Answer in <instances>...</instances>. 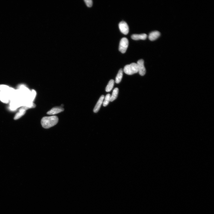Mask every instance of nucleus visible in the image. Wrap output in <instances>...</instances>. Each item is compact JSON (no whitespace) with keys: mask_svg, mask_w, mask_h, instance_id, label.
I'll use <instances>...</instances> for the list:
<instances>
[{"mask_svg":"<svg viewBox=\"0 0 214 214\" xmlns=\"http://www.w3.org/2000/svg\"><path fill=\"white\" fill-rule=\"evenodd\" d=\"M58 121V117L56 116L44 117L41 119L42 127L45 129H49L57 124Z\"/></svg>","mask_w":214,"mask_h":214,"instance_id":"obj_1","label":"nucleus"},{"mask_svg":"<svg viewBox=\"0 0 214 214\" xmlns=\"http://www.w3.org/2000/svg\"><path fill=\"white\" fill-rule=\"evenodd\" d=\"M123 71L127 74L131 75L138 72L137 63H132L129 65H126L124 67Z\"/></svg>","mask_w":214,"mask_h":214,"instance_id":"obj_2","label":"nucleus"},{"mask_svg":"<svg viewBox=\"0 0 214 214\" xmlns=\"http://www.w3.org/2000/svg\"><path fill=\"white\" fill-rule=\"evenodd\" d=\"M129 46V41L126 37H123L120 42L119 50L122 53H126Z\"/></svg>","mask_w":214,"mask_h":214,"instance_id":"obj_3","label":"nucleus"},{"mask_svg":"<svg viewBox=\"0 0 214 214\" xmlns=\"http://www.w3.org/2000/svg\"><path fill=\"white\" fill-rule=\"evenodd\" d=\"M138 72L141 76H143L145 74L146 70L144 65V61L142 59L139 60L137 63Z\"/></svg>","mask_w":214,"mask_h":214,"instance_id":"obj_4","label":"nucleus"},{"mask_svg":"<svg viewBox=\"0 0 214 214\" xmlns=\"http://www.w3.org/2000/svg\"><path fill=\"white\" fill-rule=\"evenodd\" d=\"M120 30L122 34L127 35L129 32V26L127 23L124 21H122L119 25Z\"/></svg>","mask_w":214,"mask_h":214,"instance_id":"obj_5","label":"nucleus"},{"mask_svg":"<svg viewBox=\"0 0 214 214\" xmlns=\"http://www.w3.org/2000/svg\"><path fill=\"white\" fill-rule=\"evenodd\" d=\"M64 109L62 107H55L53 108L47 113V114L49 115H54L60 113L64 111Z\"/></svg>","mask_w":214,"mask_h":214,"instance_id":"obj_6","label":"nucleus"},{"mask_svg":"<svg viewBox=\"0 0 214 214\" xmlns=\"http://www.w3.org/2000/svg\"><path fill=\"white\" fill-rule=\"evenodd\" d=\"M104 95H102L101 96L99 99L98 100V102L96 103L94 108L93 110L94 112L97 113L99 110L101 106L103 103V100L104 99Z\"/></svg>","mask_w":214,"mask_h":214,"instance_id":"obj_7","label":"nucleus"},{"mask_svg":"<svg viewBox=\"0 0 214 214\" xmlns=\"http://www.w3.org/2000/svg\"><path fill=\"white\" fill-rule=\"evenodd\" d=\"M160 36V33L158 31H154L150 32L149 38L150 40L154 41L155 40Z\"/></svg>","mask_w":214,"mask_h":214,"instance_id":"obj_8","label":"nucleus"},{"mask_svg":"<svg viewBox=\"0 0 214 214\" xmlns=\"http://www.w3.org/2000/svg\"><path fill=\"white\" fill-rule=\"evenodd\" d=\"M147 37V35L145 34H133L132 35L131 37L132 39L135 40H145L146 39Z\"/></svg>","mask_w":214,"mask_h":214,"instance_id":"obj_9","label":"nucleus"},{"mask_svg":"<svg viewBox=\"0 0 214 214\" xmlns=\"http://www.w3.org/2000/svg\"><path fill=\"white\" fill-rule=\"evenodd\" d=\"M123 76V70L122 69L119 70L116 79V83L117 84L120 83L121 80Z\"/></svg>","mask_w":214,"mask_h":214,"instance_id":"obj_10","label":"nucleus"},{"mask_svg":"<svg viewBox=\"0 0 214 214\" xmlns=\"http://www.w3.org/2000/svg\"><path fill=\"white\" fill-rule=\"evenodd\" d=\"M114 81L113 79L110 80L106 88V91L109 92L111 91L113 88L114 84Z\"/></svg>","mask_w":214,"mask_h":214,"instance_id":"obj_11","label":"nucleus"},{"mask_svg":"<svg viewBox=\"0 0 214 214\" xmlns=\"http://www.w3.org/2000/svg\"><path fill=\"white\" fill-rule=\"evenodd\" d=\"M118 91L119 89L118 88H116L114 89L112 95L111 96V97H110V102H112L116 99L117 95H118Z\"/></svg>","mask_w":214,"mask_h":214,"instance_id":"obj_12","label":"nucleus"},{"mask_svg":"<svg viewBox=\"0 0 214 214\" xmlns=\"http://www.w3.org/2000/svg\"><path fill=\"white\" fill-rule=\"evenodd\" d=\"M111 95L110 94H108L104 98V102H103V105L104 107H106L109 104V103L110 101V97H111Z\"/></svg>","mask_w":214,"mask_h":214,"instance_id":"obj_13","label":"nucleus"},{"mask_svg":"<svg viewBox=\"0 0 214 214\" xmlns=\"http://www.w3.org/2000/svg\"><path fill=\"white\" fill-rule=\"evenodd\" d=\"M26 113V111L24 110H19V112L16 114L14 117V119L17 120L21 118Z\"/></svg>","mask_w":214,"mask_h":214,"instance_id":"obj_14","label":"nucleus"},{"mask_svg":"<svg viewBox=\"0 0 214 214\" xmlns=\"http://www.w3.org/2000/svg\"><path fill=\"white\" fill-rule=\"evenodd\" d=\"M36 106V105L34 104L33 105L30 106V105H25L23 106L21 108L20 110H24L26 111L28 109L32 108H34Z\"/></svg>","mask_w":214,"mask_h":214,"instance_id":"obj_15","label":"nucleus"},{"mask_svg":"<svg viewBox=\"0 0 214 214\" xmlns=\"http://www.w3.org/2000/svg\"><path fill=\"white\" fill-rule=\"evenodd\" d=\"M86 5L89 7H91L93 5V1L92 0H84Z\"/></svg>","mask_w":214,"mask_h":214,"instance_id":"obj_16","label":"nucleus"},{"mask_svg":"<svg viewBox=\"0 0 214 214\" xmlns=\"http://www.w3.org/2000/svg\"><path fill=\"white\" fill-rule=\"evenodd\" d=\"M9 87L7 85L1 84L0 85V91H4L8 90Z\"/></svg>","mask_w":214,"mask_h":214,"instance_id":"obj_17","label":"nucleus"}]
</instances>
